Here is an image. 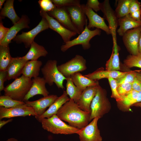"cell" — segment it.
Listing matches in <instances>:
<instances>
[{"label":"cell","instance_id":"1","mask_svg":"<svg viewBox=\"0 0 141 141\" xmlns=\"http://www.w3.org/2000/svg\"><path fill=\"white\" fill-rule=\"evenodd\" d=\"M56 115L70 126L81 129L88 124L90 113L81 110L76 103L70 99L61 107Z\"/></svg>","mask_w":141,"mask_h":141},{"label":"cell","instance_id":"2","mask_svg":"<svg viewBox=\"0 0 141 141\" xmlns=\"http://www.w3.org/2000/svg\"><path fill=\"white\" fill-rule=\"evenodd\" d=\"M32 84L31 78L22 75L5 87L4 95L14 99L24 102V99L30 90Z\"/></svg>","mask_w":141,"mask_h":141},{"label":"cell","instance_id":"3","mask_svg":"<svg viewBox=\"0 0 141 141\" xmlns=\"http://www.w3.org/2000/svg\"><path fill=\"white\" fill-rule=\"evenodd\" d=\"M41 123L44 130L54 134H78L80 130L64 122L56 114L43 119Z\"/></svg>","mask_w":141,"mask_h":141},{"label":"cell","instance_id":"4","mask_svg":"<svg viewBox=\"0 0 141 141\" xmlns=\"http://www.w3.org/2000/svg\"><path fill=\"white\" fill-rule=\"evenodd\" d=\"M111 108V104L107 97L105 91L99 85L91 104L89 122L96 117L101 118L108 113Z\"/></svg>","mask_w":141,"mask_h":141},{"label":"cell","instance_id":"5","mask_svg":"<svg viewBox=\"0 0 141 141\" xmlns=\"http://www.w3.org/2000/svg\"><path fill=\"white\" fill-rule=\"evenodd\" d=\"M57 63L56 60H49L41 68V71L46 83L51 86L55 83L58 89H64L63 81L67 78L58 70Z\"/></svg>","mask_w":141,"mask_h":141},{"label":"cell","instance_id":"6","mask_svg":"<svg viewBox=\"0 0 141 141\" xmlns=\"http://www.w3.org/2000/svg\"><path fill=\"white\" fill-rule=\"evenodd\" d=\"M101 31L96 28L91 30L87 27L86 23L84 29L77 38L64 43L61 47V50L63 52H65L69 48L74 46L81 45L83 48L85 50L90 48L91 45L90 42L92 38L96 35H100Z\"/></svg>","mask_w":141,"mask_h":141},{"label":"cell","instance_id":"7","mask_svg":"<svg viewBox=\"0 0 141 141\" xmlns=\"http://www.w3.org/2000/svg\"><path fill=\"white\" fill-rule=\"evenodd\" d=\"M86 60L82 56L77 55L66 63L57 66L60 72L66 78H70L74 73L87 69Z\"/></svg>","mask_w":141,"mask_h":141},{"label":"cell","instance_id":"8","mask_svg":"<svg viewBox=\"0 0 141 141\" xmlns=\"http://www.w3.org/2000/svg\"><path fill=\"white\" fill-rule=\"evenodd\" d=\"M49 28L47 20L44 18L42 17L41 21L35 28L27 32H22L21 34L17 35L13 40L17 43H24L26 48L30 47L36 36Z\"/></svg>","mask_w":141,"mask_h":141},{"label":"cell","instance_id":"9","mask_svg":"<svg viewBox=\"0 0 141 141\" xmlns=\"http://www.w3.org/2000/svg\"><path fill=\"white\" fill-rule=\"evenodd\" d=\"M35 116L32 108L26 104L13 107L6 108L0 106V120L4 118L10 119L13 117Z\"/></svg>","mask_w":141,"mask_h":141},{"label":"cell","instance_id":"10","mask_svg":"<svg viewBox=\"0 0 141 141\" xmlns=\"http://www.w3.org/2000/svg\"><path fill=\"white\" fill-rule=\"evenodd\" d=\"M100 118L96 117L84 128L80 129L78 134L80 141H102L97 122Z\"/></svg>","mask_w":141,"mask_h":141},{"label":"cell","instance_id":"11","mask_svg":"<svg viewBox=\"0 0 141 141\" xmlns=\"http://www.w3.org/2000/svg\"><path fill=\"white\" fill-rule=\"evenodd\" d=\"M40 13L42 17L44 18L47 20L49 28L58 33L61 37L64 43L70 40L72 37L77 34L64 27L47 13L41 10Z\"/></svg>","mask_w":141,"mask_h":141},{"label":"cell","instance_id":"12","mask_svg":"<svg viewBox=\"0 0 141 141\" xmlns=\"http://www.w3.org/2000/svg\"><path fill=\"white\" fill-rule=\"evenodd\" d=\"M101 10L103 14V18L109 24V27L111 32L113 41H117L116 29L118 26V19L114 11L112 8L109 0H105L101 4Z\"/></svg>","mask_w":141,"mask_h":141},{"label":"cell","instance_id":"13","mask_svg":"<svg viewBox=\"0 0 141 141\" xmlns=\"http://www.w3.org/2000/svg\"><path fill=\"white\" fill-rule=\"evenodd\" d=\"M81 5L89 20V23L87 25L89 29L96 27L104 31L108 35L111 34L109 28L105 23L103 17H101L92 9L86 7L85 5L83 4Z\"/></svg>","mask_w":141,"mask_h":141},{"label":"cell","instance_id":"14","mask_svg":"<svg viewBox=\"0 0 141 141\" xmlns=\"http://www.w3.org/2000/svg\"><path fill=\"white\" fill-rule=\"evenodd\" d=\"M72 23L80 34L84 29L87 20L81 4L66 7Z\"/></svg>","mask_w":141,"mask_h":141},{"label":"cell","instance_id":"15","mask_svg":"<svg viewBox=\"0 0 141 141\" xmlns=\"http://www.w3.org/2000/svg\"><path fill=\"white\" fill-rule=\"evenodd\" d=\"M141 33V26L127 31L122 36L123 42L132 55L139 54L138 44Z\"/></svg>","mask_w":141,"mask_h":141},{"label":"cell","instance_id":"16","mask_svg":"<svg viewBox=\"0 0 141 141\" xmlns=\"http://www.w3.org/2000/svg\"><path fill=\"white\" fill-rule=\"evenodd\" d=\"M47 13L67 28L78 34H80L73 25L66 7H56L52 10Z\"/></svg>","mask_w":141,"mask_h":141},{"label":"cell","instance_id":"17","mask_svg":"<svg viewBox=\"0 0 141 141\" xmlns=\"http://www.w3.org/2000/svg\"><path fill=\"white\" fill-rule=\"evenodd\" d=\"M58 97L56 95H50L35 101H28L25 102L27 105L32 108L35 117H38L42 115L46 111V108L49 107Z\"/></svg>","mask_w":141,"mask_h":141},{"label":"cell","instance_id":"18","mask_svg":"<svg viewBox=\"0 0 141 141\" xmlns=\"http://www.w3.org/2000/svg\"><path fill=\"white\" fill-rule=\"evenodd\" d=\"M30 23V20L28 17L26 15H22L19 21L9 28L6 36L0 43V45H9L19 31L24 28H29L28 25Z\"/></svg>","mask_w":141,"mask_h":141},{"label":"cell","instance_id":"19","mask_svg":"<svg viewBox=\"0 0 141 141\" xmlns=\"http://www.w3.org/2000/svg\"><path fill=\"white\" fill-rule=\"evenodd\" d=\"M99 85L89 86L83 90L77 103L81 110L91 113V104L96 93Z\"/></svg>","mask_w":141,"mask_h":141},{"label":"cell","instance_id":"20","mask_svg":"<svg viewBox=\"0 0 141 141\" xmlns=\"http://www.w3.org/2000/svg\"><path fill=\"white\" fill-rule=\"evenodd\" d=\"M32 84L29 92L25 96L24 101H28L31 98L37 95L45 97L49 95V92L45 86L46 81L43 77H38L32 80Z\"/></svg>","mask_w":141,"mask_h":141},{"label":"cell","instance_id":"21","mask_svg":"<svg viewBox=\"0 0 141 141\" xmlns=\"http://www.w3.org/2000/svg\"><path fill=\"white\" fill-rule=\"evenodd\" d=\"M27 61L23 57H12L7 70V80L18 78L22 74L23 68Z\"/></svg>","mask_w":141,"mask_h":141},{"label":"cell","instance_id":"22","mask_svg":"<svg viewBox=\"0 0 141 141\" xmlns=\"http://www.w3.org/2000/svg\"><path fill=\"white\" fill-rule=\"evenodd\" d=\"M70 99L68 97L66 91H64L63 94L58 97L49 108L41 116L35 117L39 122H40L44 119L49 118L56 114L61 107Z\"/></svg>","mask_w":141,"mask_h":141},{"label":"cell","instance_id":"23","mask_svg":"<svg viewBox=\"0 0 141 141\" xmlns=\"http://www.w3.org/2000/svg\"><path fill=\"white\" fill-rule=\"evenodd\" d=\"M118 22L119 27L117 32L119 36L122 37L127 31L141 26V20L134 19L129 14L118 19Z\"/></svg>","mask_w":141,"mask_h":141},{"label":"cell","instance_id":"24","mask_svg":"<svg viewBox=\"0 0 141 141\" xmlns=\"http://www.w3.org/2000/svg\"><path fill=\"white\" fill-rule=\"evenodd\" d=\"M128 72H122L117 70H104L99 69L92 73L84 75L89 79L95 80L104 78L108 79L110 78L117 79L124 76Z\"/></svg>","mask_w":141,"mask_h":141},{"label":"cell","instance_id":"25","mask_svg":"<svg viewBox=\"0 0 141 141\" xmlns=\"http://www.w3.org/2000/svg\"><path fill=\"white\" fill-rule=\"evenodd\" d=\"M42 64L41 61L38 60L27 61L23 69L22 75L30 78L38 77Z\"/></svg>","mask_w":141,"mask_h":141},{"label":"cell","instance_id":"26","mask_svg":"<svg viewBox=\"0 0 141 141\" xmlns=\"http://www.w3.org/2000/svg\"><path fill=\"white\" fill-rule=\"evenodd\" d=\"M48 54V51L43 46L34 41L31 44L28 52L23 57L27 61L37 60L40 57H45Z\"/></svg>","mask_w":141,"mask_h":141},{"label":"cell","instance_id":"27","mask_svg":"<svg viewBox=\"0 0 141 141\" xmlns=\"http://www.w3.org/2000/svg\"><path fill=\"white\" fill-rule=\"evenodd\" d=\"M70 78L74 85L83 90L87 87L98 85L97 81L85 77L80 72L74 73Z\"/></svg>","mask_w":141,"mask_h":141},{"label":"cell","instance_id":"28","mask_svg":"<svg viewBox=\"0 0 141 141\" xmlns=\"http://www.w3.org/2000/svg\"><path fill=\"white\" fill-rule=\"evenodd\" d=\"M13 0H7L6 1L4 7L1 9L0 12V19L7 17L9 19L13 24H14L20 19L16 14L14 7Z\"/></svg>","mask_w":141,"mask_h":141},{"label":"cell","instance_id":"29","mask_svg":"<svg viewBox=\"0 0 141 141\" xmlns=\"http://www.w3.org/2000/svg\"><path fill=\"white\" fill-rule=\"evenodd\" d=\"M112 53L106 64V70H120L118 46L117 41H113Z\"/></svg>","mask_w":141,"mask_h":141},{"label":"cell","instance_id":"30","mask_svg":"<svg viewBox=\"0 0 141 141\" xmlns=\"http://www.w3.org/2000/svg\"><path fill=\"white\" fill-rule=\"evenodd\" d=\"M139 92L132 90L122 97V100L118 103L119 108L125 111L130 110V107L135 103Z\"/></svg>","mask_w":141,"mask_h":141},{"label":"cell","instance_id":"31","mask_svg":"<svg viewBox=\"0 0 141 141\" xmlns=\"http://www.w3.org/2000/svg\"><path fill=\"white\" fill-rule=\"evenodd\" d=\"M12 58L10 53L9 45H0V70H7Z\"/></svg>","mask_w":141,"mask_h":141},{"label":"cell","instance_id":"32","mask_svg":"<svg viewBox=\"0 0 141 141\" xmlns=\"http://www.w3.org/2000/svg\"><path fill=\"white\" fill-rule=\"evenodd\" d=\"M66 84V91L70 99L73 100L76 103L78 101L83 90L74 84L71 78H67Z\"/></svg>","mask_w":141,"mask_h":141},{"label":"cell","instance_id":"33","mask_svg":"<svg viewBox=\"0 0 141 141\" xmlns=\"http://www.w3.org/2000/svg\"><path fill=\"white\" fill-rule=\"evenodd\" d=\"M132 0H119L115 12L118 19L130 13L129 9Z\"/></svg>","mask_w":141,"mask_h":141},{"label":"cell","instance_id":"34","mask_svg":"<svg viewBox=\"0 0 141 141\" xmlns=\"http://www.w3.org/2000/svg\"><path fill=\"white\" fill-rule=\"evenodd\" d=\"M25 104L24 102L14 99L8 96L4 95L0 96V106L5 108H10Z\"/></svg>","mask_w":141,"mask_h":141},{"label":"cell","instance_id":"35","mask_svg":"<svg viewBox=\"0 0 141 141\" xmlns=\"http://www.w3.org/2000/svg\"><path fill=\"white\" fill-rule=\"evenodd\" d=\"M124 63L126 66L129 68L137 67L141 68V54L128 56Z\"/></svg>","mask_w":141,"mask_h":141},{"label":"cell","instance_id":"36","mask_svg":"<svg viewBox=\"0 0 141 141\" xmlns=\"http://www.w3.org/2000/svg\"><path fill=\"white\" fill-rule=\"evenodd\" d=\"M56 7H66L73 6L79 5L80 0H52Z\"/></svg>","mask_w":141,"mask_h":141},{"label":"cell","instance_id":"37","mask_svg":"<svg viewBox=\"0 0 141 141\" xmlns=\"http://www.w3.org/2000/svg\"><path fill=\"white\" fill-rule=\"evenodd\" d=\"M108 79L111 90V97L115 99L118 103L120 102L122 100V98L119 95L117 91V84L116 80L111 78Z\"/></svg>","mask_w":141,"mask_h":141},{"label":"cell","instance_id":"38","mask_svg":"<svg viewBox=\"0 0 141 141\" xmlns=\"http://www.w3.org/2000/svg\"><path fill=\"white\" fill-rule=\"evenodd\" d=\"M136 73L134 71L129 72L122 77L116 79L117 85L124 83L132 84L136 77Z\"/></svg>","mask_w":141,"mask_h":141},{"label":"cell","instance_id":"39","mask_svg":"<svg viewBox=\"0 0 141 141\" xmlns=\"http://www.w3.org/2000/svg\"><path fill=\"white\" fill-rule=\"evenodd\" d=\"M38 2L41 10L46 13L52 10L56 7L51 0H40Z\"/></svg>","mask_w":141,"mask_h":141},{"label":"cell","instance_id":"40","mask_svg":"<svg viewBox=\"0 0 141 141\" xmlns=\"http://www.w3.org/2000/svg\"><path fill=\"white\" fill-rule=\"evenodd\" d=\"M132 90V84L124 83L117 85V91L121 98Z\"/></svg>","mask_w":141,"mask_h":141},{"label":"cell","instance_id":"41","mask_svg":"<svg viewBox=\"0 0 141 141\" xmlns=\"http://www.w3.org/2000/svg\"><path fill=\"white\" fill-rule=\"evenodd\" d=\"M101 4L98 0H88L85 5L96 12L100 10Z\"/></svg>","mask_w":141,"mask_h":141},{"label":"cell","instance_id":"42","mask_svg":"<svg viewBox=\"0 0 141 141\" xmlns=\"http://www.w3.org/2000/svg\"><path fill=\"white\" fill-rule=\"evenodd\" d=\"M141 9V4L140 2L137 0H131L130 7V13Z\"/></svg>","mask_w":141,"mask_h":141},{"label":"cell","instance_id":"43","mask_svg":"<svg viewBox=\"0 0 141 141\" xmlns=\"http://www.w3.org/2000/svg\"><path fill=\"white\" fill-rule=\"evenodd\" d=\"M7 70H0V91L4 90L5 87L4 83L7 80Z\"/></svg>","mask_w":141,"mask_h":141},{"label":"cell","instance_id":"44","mask_svg":"<svg viewBox=\"0 0 141 141\" xmlns=\"http://www.w3.org/2000/svg\"><path fill=\"white\" fill-rule=\"evenodd\" d=\"M0 23V43L4 39L9 30V28L5 27L1 20Z\"/></svg>","mask_w":141,"mask_h":141},{"label":"cell","instance_id":"45","mask_svg":"<svg viewBox=\"0 0 141 141\" xmlns=\"http://www.w3.org/2000/svg\"><path fill=\"white\" fill-rule=\"evenodd\" d=\"M132 89L138 92L141 91V81L136 77L132 84Z\"/></svg>","mask_w":141,"mask_h":141},{"label":"cell","instance_id":"46","mask_svg":"<svg viewBox=\"0 0 141 141\" xmlns=\"http://www.w3.org/2000/svg\"><path fill=\"white\" fill-rule=\"evenodd\" d=\"M130 16L134 19L137 21L141 20V9L129 14Z\"/></svg>","mask_w":141,"mask_h":141},{"label":"cell","instance_id":"47","mask_svg":"<svg viewBox=\"0 0 141 141\" xmlns=\"http://www.w3.org/2000/svg\"><path fill=\"white\" fill-rule=\"evenodd\" d=\"M13 120L12 118L6 120H0V128H1L4 126L6 124L11 122Z\"/></svg>","mask_w":141,"mask_h":141},{"label":"cell","instance_id":"48","mask_svg":"<svg viewBox=\"0 0 141 141\" xmlns=\"http://www.w3.org/2000/svg\"><path fill=\"white\" fill-rule=\"evenodd\" d=\"M138 49L139 53L141 54V33L140 34L139 38L138 44Z\"/></svg>","mask_w":141,"mask_h":141},{"label":"cell","instance_id":"49","mask_svg":"<svg viewBox=\"0 0 141 141\" xmlns=\"http://www.w3.org/2000/svg\"><path fill=\"white\" fill-rule=\"evenodd\" d=\"M141 102V91L139 92L138 97L135 103Z\"/></svg>","mask_w":141,"mask_h":141},{"label":"cell","instance_id":"50","mask_svg":"<svg viewBox=\"0 0 141 141\" xmlns=\"http://www.w3.org/2000/svg\"><path fill=\"white\" fill-rule=\"evenodd\" d=\"M6 141H18V140L14 138H11L8 139Z\"/></svg>","mask_w":141,"mask_h":141},{"label":"cell","instance_id":"51","mask_svg":"<svg viewBox=\"0 0 141 141\" xmlns=\"http://www.w3.org/2000/svg\"><path fill=\"white\" fill-rule=\"evenodd\" d=\"M5 0H0V9H1L2 8V7L3 5L4 2L5 1Z\"/></svg>","mask_w":141,"mask_h":141},{"label":"cell","instance_id":"52","mask_svg":"<svg viewBox=\"0 0 141 141\" xmlns=\"http://www.w3.org/2000/svg\"><path fill=\"white\" fill-rule=\"evenodd\" d=\"M133 106L136 107H139L141 108V102L132 105V106Z\"/></svg>","mask_w":141,"mask_h":141},{"label":"cell","instance_id":"53","mask_svg":"<svg viewBox=\"0 0 141 141\" xmlns=\"http://www.w3.org/2000/svg\"><path fill=\"white\" fill-rule=\"evenodd\" d=\"M137 77L141 81V74L137 73L136 75Z\"/></svg>","mask_w":141,"mask_h":141},{"label":"cell","instance_id":"54","mask_svg":"<svg viewBox=\"0 0 141 141\" xmlns=\"http://www.w3.org/2000/svg\"><path fill=\"white\" fill-rule=\"evenodd\" d=\"M37 141V140H36V141Z\"/></svg>","mask_w":141,"mask_h":141},{"label":"cell","instance_id":"55","mask_svg":"<svg viewBox=\"0 0 141 141\" xmlns=\"http://www.w3.org/2000/svg\"></svg>","mask_w":141,"mask_h":141}]
</instances>
